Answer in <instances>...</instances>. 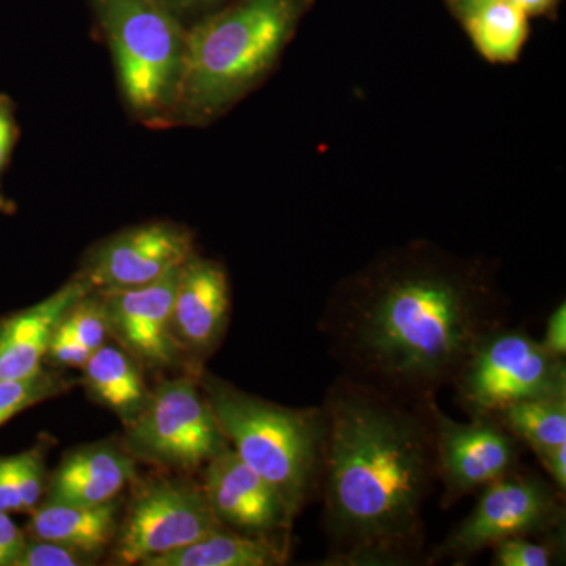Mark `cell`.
I'll list each match as a JSON object with an SVG mask.
<instances>
[{"label": "cell", "mask_w": 566, "mask_h": 566, "mask_svg": "<svg viewBox=\"0 0 566 566\" xmlns=\"http://www.w3.org/2000/svg\"><path fill=\"white\" fill-rule=\"evenodd\" d=\"M433 400L344 374L329 386L318 486L329 542L323 565H427L423 512L438 482Z\"/></svg>", "instance_id": "obj_1"}, {"label": "cell", "mask_w": 566, "mask_h": 566, "mask_svg": "<svg viewBox=\"0 0 566 566\" xmlns=\"http://www.w3.org/2000/svg\"><path fill=\"white\" fill-rule=\"evenodd\" d=\"M505 324L475 268L411 252L364 274L319 318L344 375L423 401L452 386L476 342Z\"/></svg>", "instance_id": "obj_2"}, {"label": "cell", "mask_w": 566, "mask_h": 566, "mask_svg": "<svg viewBox=\"0 0 566 566\" xmlns=\"http://www.w3.org/2000/svg\"><path fill=\"white\" fill-rule=\"evenodd\" d=\"M311 0H234L192 22L169 128L214 120L270 73Z\"/></svg>", "instance_id": "obj_3"}, {"label": "cell", "mask_w": 566, "mask_h": 566, "mask_svg": "<svg viewBox=\"0 0 566 566\" xmlns=\"http://www.w3.org/2000/svg\"><path fill=\"white\" fill-rule=\"evenodd\" d=\"M199 382L230 447L277 491L296 520L318 494L323 406L289 408L273 403L205 371Z\"/></svg>", "instance_id": "obj_4"}, {"label": "cell", "mask_w": 566, "mask_h": 566, "mask_svg": "<svg viewBox=\"0 0 566 566\" xmlns=\"http://www.w3.org/2000/svg\"><path fill=\"white\" fill-rule=\"evenodd\" d=\"M134 118L169 128L188 28L164 0H87Z\"/></svg>", "instance_id": "obj_5"}, {"label": "cell", "mask_w": 566, "mask_h": 566, "mask_svg": "<svg viewBox=\"0 0 566 566\" xmlns=\"http://www.w3.org/2000/svg\"><path fill=\"white\" fill-rule=\"evenodd\" d=\"M452 387L469 419L495 417L520 401L566 397V364L526 331L502 324L476 342Z\"/></svg>", "instance_id": "obj_6"}, {"label": "cell", "mask_w": 566, "mask_h": 566, "mask_svg": "<svg viewBox=\"0 0 566 566\" xmlns=\"http://www.w3.org/2000/svg\"><path fill=\"white\" fill-rule=\"evenodd\" d=\"M513 536H565L564 493L551 480L517 465L480 491L472 512L428 553L427 565H463Z\"/></svg>", "instance_id": "obj_7"}, {"label": "cell", "mask_w": 566, "mask_h": 566, "mask_svg": "<svg viewBox=\"0 0 566 566\" xmlns=\"http://www.w3.org/2000/svg\"><path fill=\"white\" fill-rule=\"evenodd\" d=\"M229 447L199 378L192 375L163 381L126 427L125 450L134 460L174 471L203 468Z\"/></svg>", "instance_id": "obj_8"}, {"label": "cell", "mask_w": 566, "mask_h": 566, "mask_svg": "<svg viewBox=\"0 0 566 566\" xmlns=\"http://www.w3.org/2000/svg\"><path fill=\"white\" fill-rule=\"evenodd\" d=\"M136 485L112 543L114 564H144L226 527L212 512L203 486L186 476H151Z\"/></svg>", "instance_id": "obj_9"}, {"label": "cell", "mask_w": 566, "mask_h": 566, "mask_svg": "<svg viewBox=\"0 0 566 566\" xmlns=\"http://www.w3.org/2000/svg\"><path fill=\"white\" fill-rule=\"evenodd\" d=\"M434 428L436 476L442 485V509H450L465 495L480 493L520 465L521 444L493 417L457 422L431 401Z\"/></svg>", "instance_id": "obj_10"}, {"label": "cell", "mask_w": 566, "mask_h": 566, "mask_svg": "<svg viewBox=\"0 0 566 566\" xmlns=\"http://www.w3.org/2000/svg\"><path fill=\"white\" fill-rule=\"evenodd\" d=\"M192 255L193 237L185 227L144 223L95 245L76 277L96 293L137 289L159 281Z\"/></svg>", "instance_id": "obj_11"}, {"label": "cell", "mask_w": 566, "mask_h": 566, "mask_svg": "<svg viewBox=\"0 0 566 566\" xmlns=\"http://www.w3.org/2000/svg\"><path fill=\"white\" fill-rule=\"evenodd\" d=\"M180 268L148 285L99 293L106 308L109 337L140 368L164 371L188 365L172 333L175 286Z\"/></svg>", "instance_id": "obj_12"}, {"label": "cell", "mask_w": 566, "mask_h": 566, "mask_svg": "<svg viewBox=\"0 0 566 566\" xmlns=\"http://www.w3.org/2000/svg\"><path fill=\"white\" fill-rule=\"evenodd\" d=\"M229 279L221 264L196 253L178 271L172 305V333L192 376L221 344L229 324Z\"/></svg>", "instance_id": "obj_13"}, {"label": "cell", "mask_w": 566, "mask_h": 566, "mask_svg": "<svg viewBox=\"0 0 566 566\" xmlns=\"http://www.w3.org/2000/svg\"><path fill=\"white\" fill-rule=\"evenodd\" d=\"M203 490L222 526L253 535H283L294 517L281 495L229 447L203 465Z\"/></svg>", "instance_id": "obj_14"}, {"label": "cell", "mask_w": 566, "mask_h": 566, "mask_svg": "<svg viewBox=\"0 0 566 566\" xmlns=\"http://www.w3.org/2000/svg\"><path fill=\"white\" fill-rule=\"evenodd\" d=\"M136 480V460L125 449L93 444L73 450L46 482L51 504L95 506L114 501Z\"/></svg>", "instance_id": "obj_15"}, {"label": "cell", "mask_w": 566, "mask_h": 566, "mask_svg": "<svg viewBox=\"0 0 566 566\" xmlns=\"http://www.w3.org/2000/svg\"><path fill=\"white\" fill-rule=\"evenodd\" d=\"M91 289L80 277L0 322V379H21L39 374L48 345L63 314Z\"/></svg>", "instance_id": "obj_16"}, {"label": "cell", "mask_w": 566, "mask_h": 566, "mask_svg": "<svg viewBox=\"0 0 566 566\" xmlns=\"http://www.w3.org/2000/svg\"><path fill=\"white\" fill-rule=\"evenodd\" d=\"M290 534L253 535L222 527L192 545L148 558L144 566H279L289 562Z\"/></svg>", "instance_id": "obj_17"}, {"label": "cell", "mask_w": 566, "mask_h": 566, "mask_svg": "<svg viewBox=\"0 0 566 566\" xmlns=\"http://www.w3.org/2000/svg\"><path fill=\"white\" fill-rule=\"evenodd\" d=\"M31 513L29 531L32 538L61 543L98 558L117 535L120 502L114 499L95 506L44 502Z\"/></svg>", "instance_id": "obj_18"}, {"label": "cell", "mask_w": 566, "mask_h": 566, "mask_svg": "<svg viewBox=\"0 0 566 566\" xmlns=\"http://www.w3.org/2000/svg\"><path fill=\"white\" fill-rule=\"evenodd\" d=\"M82 371L93 400L109 408L126 427L140 416L150 400L140 365L118 346H99L82 365Z\"/></svg>", "instance_id": "obj_19"}, {"label": "cell", "mask_w": 566, "mask_h": 566, "mask_svg": "<svg viewBox=\"0 0 566 566\" xmlns=\"http://www.w3.org/2000/svg\"><path fill=\"white\" fill-rule=\"evenodd\" d=\"M526 11L510 0H494L465 14L472 41L486 59L510 62L517 57L527 35Z\"/></svg>", "instance_id": "obj_20"}, {"label": "cell", "mask_w": 566, "mask_h": 566, "mask_svg": "<svg viewBox=\"0 0 566 566\" xmlns=\"http://www.w3.org/2000/svg\"><path fill=\"white\" fill-rule=\"evenodd\" d=\"M493 419L535 455L566 444V397L520 401L502 409Z\"/></svg>", "instance_id": "obj_21"}, {"label": "cell", "mask_w": 566, "mask_h": 566, "mask_svg": "<svg viewBox=\"0 0 566 566\" xmlns=\"http://www.w3.org/2000/svg\"><path fill=\"white\" fill-rule=\"evenodd\" d=\"M76 382L61 371L44 368L28 378L0 379V427L24 409L65 394Z\"/></svg>", "instance_id": "obj_22"}, {"label": "cell", "mask_w": 566, "mask_h": 566, "mask_svg": "<svg viewBox=\"0 0 566 566\" xmlns=\"http://www.w3.org/2000/svg\"><path fill=\"white\" fill-rule=\"evenodd\" d=\"M61 323L81 345L91 352L106 344V338L109 337L106 308L99 293L91 292L80 297L63 314Z\"/></svg>", "instance_id": "obj_23"}, {"label": "cell", "mask_w": 566, "mask_h": 566, "mask_svg": "<svg viewBox=\"0 0 566 566\" xmlns=\"http://www.w3.org/2000/svg\"><path fill=\"white\" fill-rule=\"evenodd\" d=\"M565 536L531 539V536H513L495 543L493 562L495 566H549L564 549Z\"/></svg>", "instance_id": "obj_24"}, {"label": "cell", "mask_w": 566, "mask_h": 566, "mask_svg": "<svg viewBox=\"0 0 566 566\" xmlns=\"http://www.w3.org/2000/svg\"><path fill=\"white\" fill-rule=\"evenodd\" d=\"M44 450L46 446L41 444L17 455L22 512H33L40 505L41 495L46 490Z\"/></svg>", "instance_id": "obj_25"}, {"label": "cell", "mask_w": 566, "mask_h": 566, "mask_svg": "<svg viewBox=\"0 0 566 566\" xmlns=\"http://www.w3.org/2000/svg\"><path fill=\"white\" fill-rule=\"evenodd\" d=\"M93 558L74 547L48 539H25L21 556L14 566H85L92 565Z\"/></svg>", "instance_id": "obj_26"}, {"label": "cell", "mask_w": 566, "mask_h": 566, "mask_svg": "<svg viewBox=\"0 0 566 566\" xmlns=\"http://www.w3.org/2000/svg\"><path fill=\"white\" fill-rule=\"evenodd\" d=\"M62 319V318H61ZM91 349L81 345L59 322L54 333L51 335L50 345H48L44 359L57 368L81 367L87 363L91 357Z\"/></svg>", "instance_id": "obj_27"}, {"label": "cell", "mask_w": 566, "mask_h": 566, "mask_svg": "<svg viewBox=\"0 0 566 566\" xmlns=\"http://www.w3.org/2000/svg\"><path fill=\"white\" fill-rule=\"evenodd\" d=\"M0 512H22L17 455L0 457Z\"/></svg>", "instance_id": "obj_28"}, {"label": "cell", "mask_w": 566, "mask_h": 566, "mask_svg": "<svg viewBox=\"0 0 566 566\" xmlns=\"http://www.w3.org/2000/svg\"><path fill=\"white\" fill-rule=\"evenodd\" d=\"M25 536L9 513L0 512V566H14L25 545Z\"/></svg>", "instance_id": "obj_29"}, {"label": "cell", "mask_w": 566, "mask_h": 566, "mask_svg": "<svg viewBox=\"0 0 566 566\" xmlns=\"http://www.w3.org/2000/svg\"><path fill=\"white\" fill-rule=\"evenodd\" d=\"M18 140V125L13 103L9 96L0 95V172L6 169Z\"/></svg>", "instance_id": "obj_30"}, {"label": "cell", "mask_w": 566, "mask_h": 566, "mask_svg": "<svg viewBox=\"0 0 566 566\" xmlns=\"http://www.w3.org/2000/svg\"><path fill=\"white\" fill-rule=\"evenodd\" d=\"M164 2L185 24V21L202 20L203 17L230 6L234 0H164Z\"/></svg>", "instance_id": "obj_31"}, {"label": "cell", "mask_w": 566, "mask_h": 566, "mask_svg": "<svg viewBox=\"0 0 566 566\" xmlns=\"http://www.w3.org/2000/svg\"><path fill=\"white\" fill-rule=\"evenodd\" d=\"M542 345L554 356L565 359L566 356V305L562 303L549 315L546 322L545 335Z\"/></svg>", "instance_id": "obj_32"}, {"label": "cell", "mask_w": 566, "mask_h": 566, "mask_svg": "<svg viewBox=\"0 0 566 566\" xmlns=\"http://www.w3.org/2000/svg\"><path fill=\"white\" fill-rule=\"evenodd\" d=\"M551 482L565 494L566 490V444L553 447L536 455Z\"/></svg>", "instance_id": "obj_33"}, {"label": "cell", "mask_w": 566, "mask_h": 566, "mask_svg": "<svg viewBox=\"0 0 566 566\" xmlns=\"http://www.w3.org/2000/svg\"><path fill=\"white\" fill-rule=\"evenodd\" d=\"M515 3L521 10L526 11L527 14L545 13L556 0H510Z\"/></svg>", "instance_id": "obj_34"}, {"label": "cell", "mask_w": 566, "mask_h": 566, "mask_svg": "<svg viewBox=\"0 0 566 566\" xmlns=\"http://www.w3.org/2000/svg\"><path fill=\"white\" fill-rule=\"evenodd\" d=\"M449 2L457 13L464 18L465 14L472 13V11L486 6V3L494 2V0H449Z\"/></svg>", "instance_id": "obj_35"}, {"label": "cell", "mask_w": 566, "mask_h": 566, "mask_svg": "<svg viewBox=\"0 0 566 566\" xmlns=\"http://www.w3.org/2000/svg\"><path fill=\"white\" fill-rule=\"evenodd\" d=\"M14 211H17L14 203L0 193V212H3V214H13Z\"/></svg>", "instance_id": "obj_36"}]
</instances>
